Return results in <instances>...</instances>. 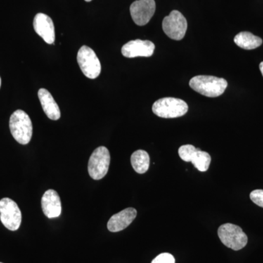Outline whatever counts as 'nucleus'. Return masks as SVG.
<instances>
[{"label": "nucleus", "instance_id": "aec40b11", "mask_svg": "<svg viewBox=\"0 0 263 263\" xmlns=\"http://www.w3.org/2000/svg\"><path fill=\"white\" fill-rule=\"evenodd\" d=\"M259 70H260L261 72H262V75L263 76V62L259 64Z\"/></svg>", "mask_w": 263, "mask_h": 263}, {"label": "nucleus", "instance_id": "4468645a", "mask_svg": "<svg viewBox=\"0 0 263 263\" xmlns=\"http://www.w3.org/2000/svg\"><path fill=\"white\" fill-rule=\"evenodd\" d=\"M137 211L133 208H127L111 216L108 222L109 231L117 233L127 228L134 221Z\"/></svg>", "mask_w": 263, "mask_h": 263}, {"label": "nucleus", "instance_id": "7ed1b4c3", "mask_svg": "<svg viewBox=\"0 0 263 263\" xmlns=\"http://www.w3.org/2000/svg\"><path fill=\"white\" fill-rule=\"evenodd\" d=\"M188 105L181 99L164 98L157 100L152 106L154 114L164 119H173L185 115L188 111Z\"/></svg>", "mask_w": 263, "mask_h": 263}, {"label": "nucleus", "instance_id": "a211bd4d", "mask_svg": "<svg viewBox=\"0 0 263 263\" xmlns=\"http://www.w3.org/2000/svg\"><path fill=\"white\" fill-rule=\"evenodd\" d=\"M252 201L259 207L263 208V190H255L250 193Z\"/></svg>", "mask_w": 263, "mask_h": 263}, {"label": "nucleus", "instance_id": "5701e85b", "mask_svg": "<svg viewBox=\"0 0 263 263\" xmlns=\"http://www.w3.org/2000/svg\"><path fill=\"white\" fill-rule=\"evenodd\" d=\"M0 263H3V262H0Z\"/></svg>", "mask_w": 263, "mask_h": 263}, {"label": "nucleus", "instance_id": "dca6fc26", "mask_svg": "<svg viewBox=\"0 0 263 263\" xmlns=\"http://www.w3.org/2000/svg\"><path fill=\"white\" fill-rule=\"evenodd\" d=\"M234 42L240 48L252 50L259 47L262 45V40L251 32H241L235 36Z\"/></svg>", "mask_w": 263, "mask_h": 263}, {"label": "nucleus", "instance_id": "0eeeda50", "mask_svg": "<svg viewBox=\"0 0 263 263\" xmlns=\"http://www.w3.org/2000/svg\"><path fill=\"white\" fill-rule=\"evenodd\" d=\"M22 215L16 202L5 197L0 200V220L8 230L15 231L22 224Z\"/></svg>", "mask_w": 263, "mask_h": 263}, {"label": "nucleus", "instance_id": "6e6552de", "mask_svg": "<svg viewBox=\"0 0 263 263\" xmlns=\"http://www.w3.org/2000/svg\"><path fill=\"white\" fill-rule=\"evenodd\" d=\"M162 29L171 39L181 41L187 30V22L181 13L178 10H173L164 18Z\"/></svg>", "mask_w": 263, "mask_h": 263}, {"label": "nucleus", "instance_id": "4be33fe9", "mask_svg": "<svg viewBox=\"0 0 263 263\" xmlns=\"http://www.w3.org/2000/svg\"><path fill=\"white\" fill-rule=\"evenodd\" d=\"M85 1H86V2H91V0H85Z\"/></svg>", "mask_w": 263, "mask_h": 263}, {"label": "nucleus", "instance_id": "1a4fd4ad", "mask_svg": "<svg viewBox=\"0 0 263 263\" xmlns=\"http://www.w3.org/2000/svg\"><path fill=\"white\" fill-rule=\"evenodd\" d=\"M179 157L185 162H191L200 172H205L212 162V157L207 152L195 148L193 145H183L179 149Z\"/></svg>", "mask_w": 263, "mask_h": 263}, {"label": "nucleus", "instance_id": "20e7f679", "mask_svg": "<svg viewBox=\"0 0 263 263\" xmlns=\"http://www.w3.org/2000/svg\"><path fill=\"white\" fill-rule=\"evenodd\" d=\"M218 235L223 245L234 251L245 248L248 243V237L241 228L231 223L219 227Z\"/></svg>", "mask_w": 263, "mask_h": 263}, {"label": "nucleus", "instance_id": "423d86ee", "mask_svg": "<svg viewBox=\"0 0 263 263\" xmlns=\"http://www.w3.org/2000/svg\"><path fill=\"white\" fill-rule=\"evenodd\" d=\"M77 62L86 77L95 79L101 72V65L95 52L89 46H83L77 55Z\"/></svg>", "mask_w": 263, "mask_h": 263}, {"label": "nucleus", "instance_id": "f03ea898", "mask_svg": "<svg viewBox=\"0 0 263 263\" xmlns=\"http://www.w3.org/2000/svg\"><path fill=\"white\" fill-rule=\"evenodd\" d=\"M10 133L15 141L28 144L32 136V123L28 114L22 110H15L10 118Z\"/></svg>", "mask_w": 263, "mask_h": 263}, {"label": "nucleus", "instance_id": "6ab92c4d", "mask_svg": "<svg viewBox=\"0 0 263 263\" xmlns=\"http://www.w3.org/2000/svg\"><path fill=\"white\" fill-rule=\"evenodd\" d=\"M152 263H175V258L171 254L162 253L156 257Z\"/></svg>", "mask_w": 263, "mask_h": 263}, {"label": "nucleus", "instance_id": "2eb2a0df", "mask_svg": "<svg viewBox=\"0 0 263 263\" xmlns=\"http://www.w3.org/2000/svg\"><path fill=\"white\" fill-rule=\"evenodd\" d=\"M38 98L45 114L51 120H58L61 117V112L51 93L46 89H41L38 91Z\"/></svg>", "mask_w": 263, "mask_h": 263}, {"label": "nucleus", "instance_id": "412c9836", "mask_svg": "<svg viewBox=\"0 0 263 263\" xmlns=\"http://www.w3.org/2000/svg\"><path fill=\"white\" fill-rule=\"evenodd\" d=\"M0 87H1V78H0Z\"/></svg>", "mask_w": 263, "mask_h": 263}, {"label": "nucleus", "instance_id": "9b49d317", "mask_svg": "<svg viewBox=\"0 0 263 263\" xmlns=\"http://www.w3.org/2000/svg\"><path fill=\"white\" fill-rule=\"evenodd\" d=\"M155 46L149 41L135 40L122 46V53L127 58H136L138 57H150L153 55Z\"/></svg>", "mask_w": 263, "mask_h": 263}, {"label": "nucleus", "instance_id": "f3484780", "mask_svg": "<svg viewBox=\"0 0 263 263\" xmlns=\"http://www.w3.org/2000/svg\"><path fill=\"white\" fill-rule=\"evenodd\" d=\"M131 164L133 169L138 174H145L149 168V155L146 151H136L131 156Z\"/></svg>", "mask_w": 263, "mask_h": 263}, {"label": "nucleus", "instance_id": "ddd939ff", "mask_svg": "<svg viewBox=\"0 0 263 263\" xmlns=\"http://www.w3.org/2000/svg\"><path fill=\"white\" fill-rule=\"evenodd\" d=\"M43 212L49 219L58 217L62 213V203L58 193L55 190H48L41 200Z\"/></svg>", "mask_w": 263, "mask_h": 263}, {"label": "nucleus", "instance_id": "f8f14e48", "mask_svg": "<svg viewBox=\"0 0 263 263\" xmlns=\"http://www.w3.org/2000/svg\"><path fill=\"white\" fill-rule=\"evenodd\" d=\"M33 27L36 33L48 44H54L55 28L53 21L44 13H37L34 16Z\"/></svg>", "mask_w": 263, "mask_h": 263}, {"label": "nucleus", "instance_id": "39448f33", "mask_svg": "<svg viewBox=\"0 0 263 263\" xmlns=\"http://www.w3.org/2000/svg\"><path fill=\"white\" fill-rule=\"evenodd\" d=\"M110 155L108 148L100 146L91 154L88 164L89 176L95 180L103 179L108 173Z\"/></svg>", "mask_w": 263, "mask_h": 263}, {"label": "nucleus", "instance_id": "9d476101", "mask_svg": "<svg viewBox=\"0 0 263 263\" xmlns=\"http://www.w3.org/2000/svg\"><path fill=\"white\" fill-rule=\"evenodd\" d=\"M155 10V0H137L130 6L132 18L137 25H146L153 17Z\"/></svg>", "mask_w": 263, "mask_h": 263}, {"label": "nucleus", "instance_id": "f257e3e1", "mask_svg": "<svg viewBox=\"0 0 263 263\" xmlns=\"http://www.w3.org/2000/svg\"><path fill=\"white\" fill-rule=\"evenodd\" d=\"M190 86L197 92L209 98H216L228 87L226 79L211 76H197L190 81Z\"/></svg>", "mask_w": 263, "mask_h": 263}]
</instances>
